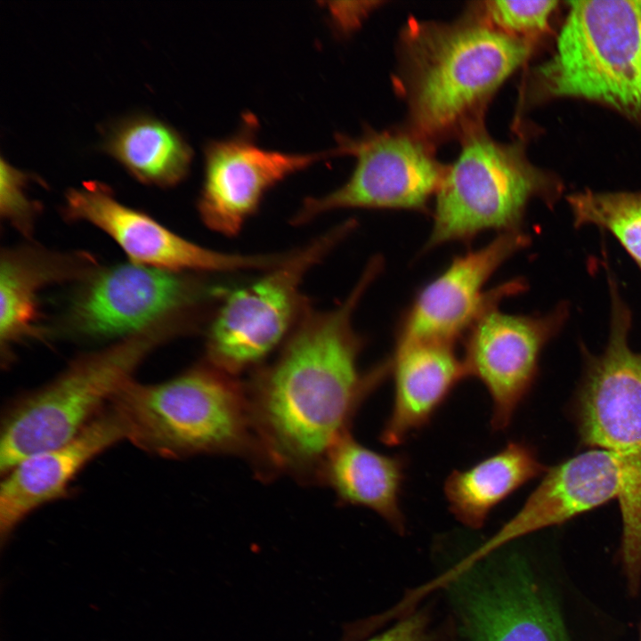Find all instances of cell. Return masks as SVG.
Segmentation results:
<instances>
[{
	"instance_id": "cell-1",
	"label": "cell",
	"mask_w": 641,
	"mask_h": 641,
	"mask_svg": "<svg viewBox=\"0 0 641 641\" xmlns=\"http://www.w3.org/2000/svg\"><path fill=\"white\" fill-rule=\"evenodd\" d=\"M382 267L381 257L372 258L336 308L315 312L307 306L278 358L246 385L264 477L284 473L320 483L330 450L350 434L364 401L391 374L389 358L360 369L363 344L353 325Z\"/></svg>"
},
{
	"instance_id": "cell-2",
	"label": "cell",
	"mask_w": 641,
	"mask_h": 641,
	"mask_svg": "<svg viewBox=\"0 0 641 641\" xmlns=\"http://www.w3.org/2000/svg\"><path fill=\"white\" fill-rule=\"evenodd\" d=\"M127 440L163 458L227 454L264 463L246 385L207 361L163 382L134 379L112 402Z\"/></svg>"
},
{
	"instance_id": "cell-3",
	"label": "cell",
	"mask_w": 641,
	"mask_h": 641,
	"mask_svg": "<svg viewBox=\"0 0 641 641\" xmlns=\"http://www.w3.org/2000/svg\"><path fill=\"white\" fill-rule=\"evenodd\" d=\"M403 50L411 121L424 138L462 124L526 60L531 46L488 24L414 23Z\"/></svg>"
},
{
	"instance_id": "cell-4",
	"label": "cell",
	"mask_w": 641,
	"mask_h": 641,
	"mask_svg": "<svg viewBox=\"0 0 641 641\" xmlns=\"http://www.w3.org/2000/svg\"><path fill=\"white\" fill-rule=\"evenodd\" d=\"M556 52L536 71L548 97L600 102L641 116V0H577Z\"/></svg>"
},
{
	"instance_id": "cell-5",
	"label": "cell",
	"mask_w": 641,
	"mask_h": 641,
	"mask_svg": "<svg viewBox=\"0 0 641 641\" xmlns=\"http://www.w3.org/2000/svg\"><path fill=\"white\" fill-rule=\"evenodd\" d=\"M556 182L531 165L520 145L494 141L468 125L461 151L436 192L433 226L423 252L451 242H469L480 233L519 231L529 202L548 203Z\"/></svg>"
},
{
	"instance_id": "cell-6",
	"label": "cell",
	"mask_w": 641,
	"mask_h": 641,
	"mask_svg": "<svg viewBox=\"0 0 641 641\" xmlns=\"http://www.w3.org/2000/svg\"><path fill=\"white\" fill-rule=\"evenodd\" d=\"M161 337L149 330L80 357L47 384L14 399L1 419V474L79 434L134 380Z\"/></svg>"
},
{
	"instance_id": "cell-7",
	"label": "cell",
	"mask_w": 641,
	"mask_h": 641,
	"mask_svg": "<svg viewBox=\"0 0 641 641\" xmlns=\"http://www.w3.org/2000/svg\"><path fill=\"white\" fill-rule=\"evenodd\" d=\"M355 224H338L227 294L209 328L206 361L238 377L287 339L308 306L300 293L304 276Z\"/></svg>"
},
{
	"instance_id": "cell-8",
	"label": "cell",
	"mask_w": 641,
	"mask_h": 641,
	"mask_svg": "<svg viewBox=\"0 0 641 641\" xmlns=\"http://www.w3.org/2000/svg\"><path fill=\"white\" fill-rule=\"evenodd\" d=\"M336 139V156H353L355 166L333 191L306 199L292 218L293 224L340 208L426 211L446 170L422 137L369 131L358 138L337 134Z\"/></svg>"
},
{
	"instance_id": "cell-9",
	"label": "cell",
	"mask_w": 641,
	"mask_h": 641,
	"mask_svg": "<svg viewBox=\"0 0 641 641\" xmlns=\"http://www.w3.org/2000/svg\"><path fill=\"white\" fill-rule=\"evenodd\" d=\"M522 230L497 234L484 246L456 256L416 294L397 330L395 346L418 342L455 345L477 319L523 284L510 280L484 290L497 270L529 244Z\"/></svg>"
},
{
	"instance_id": "cell-10",
	"label": "cell",
	"mask_w": 641,
	"mask_h": 641,
	"mask_svg": "<svg viewBox=\"0 0 641 641\" xmlns=\"http://www.w3.org/2000/svg\"><path fill=\"white\" fill-rule=\"evenodd\" d=\"M629 328L628 308L614 302L605 350L590 359L579 390L577 425L584 444L641 475V352L629 346Z\"/></svg>"
},
{
	"instance_id": "cell-11",
	"label": "cell",
	"mask_w": 641,
	"mask_h": 641,
	"mask_svg": "<svg viewBox=\"0 0 641 641\" xmlns=\"http://www.w3.org/2000/svg\"><path fill=\"white\" fill-rule=\"evenodd\" d=\"M563 307L545 315L486 310L465 336L462 357L467 377L486 388L491 401V426L505 430L534 382L539 357L563 323Z\"/></svg>"
},
{
	"instance_id": "cell-12",
	"label": "cell",
	"mask_w": 641,
	"mask_h": 641,
	"mask_svg": "<svg viewBox=\"0 0 641 641\" xmlns=\"http://www.w3.org/2000/svg\"><path fill=\"white\" fill-rule=\"evenodd\" d=\"M235 134L212 140L204 148V180L198 207L213 231L236 235L258 207L264 195L290 174L334 157L333 150L288 153L262 148L256 121L248 116Z\"/></svg>"
},
{
	"instance_id": "cell-13",
	"label": "cell",
	"mask_w": 641,
	"mask_h": 641,
	"mask_svg": "<svg viewBox=\"0 0 641 641\" xmlns=\"http://www.w3.org/2000/svg\"><path fill=\"white\" fill-rule=\"evenodd\" d=\"M66 215L85 221L110 236L133 263L171 272H230L268 270L277 256L238 255L199 246L174 233L148 215L118 201L107 185L85 182L66 193Z\"/></svg>"
},
{
	"instance_id": "cell-14",
	"label": "cell",
	"mask_w": 641,
	"mask_h": 641,
	"mask_svg": "<svg viewBox=\"0 0 641 641\" xmlns=\"http://www.w3.org/2000/svg\"><path fill=\"white\" fill-rule=\"evenodd\" d=\"M484 570V568H483ZM458 581L454 598L467 641H568L561 615L525 563L514 557Z\"/></svg>"
},
{
	"instance_id": "cell-15",
	"label": "cell",
	"mask_w": 641,
	"mask_h": 641,
	"mask_svg": "<svg viewBox=\"0 0 641 641\" xmlns=\"http://www.w3.org/2000/svg\"><path fill=\"white\" fill-rule=\"evenodd\" d=\"M207 291L176 272L123 264L96 274L71 308L75 327L93 337L129 336L202 298Z\"/></svg>"
},
{
	"instance_id": "cell-16",
	"label": "cell",
	"mask_w": 641,
	"mask_h": 641,
	"mask_svg": "<svg viewBox=\"0 0 641 641\" xmlns=\"http://www.w3.org/2000/svg\"><path fill=\"white\" fill-rule=\"evenodd\" d=\"M621 490V467L612 452L591 449L576 455L546 470L513 517L454 568L465 569L518 538L618 500Z\"/></svg>"
},
{
	"instance_id": "cell-17",
	"label": "cell",
	"mask_w": 641,
	"mask_h": 641,
	"mask_svg": "<svg viewBox=\"0 0 641 641\" xmlns=\"http://www.w3.org/2000/svg\"><path fill=\"white\" fill-rule=\"evenodd\" d=\"M126 440L125 425L111 404L71 440L29 455L1 474L2 547L34 511L69 496L71 484L91 461Z\"/></svg>"
},
{
	"instance_id": "cell-18",
	"label": "cell",
	"mask_w": 641,
	"mask_h": 641,
	"mask_svg": "<svg viewBox=\"0 0 641 641\" xmlns=\"http://www.w3.org/2000/svg\"><path fill=\"white\" fill-rule=\"evenodd\" d=\"M391 361L394 399L380 434L397 446L426 427L467 377L454 345L418 342L395 346Z\"/></svg>"
},
{
	"instance_id": "cell-19",
	"label": "cell",
	"mask_w": 641,
	"mask_h": 641,
	"mask_svg": "<svg viewBox=\"0 0 641 641\" xmlns=\"http://www.w3.org/2000/svg\"><path fill=\"white\" fill-rule=\"evenodd\" d=\"M407 464L404 456L377 452L350 433L330 450L320 483L331 487L341 503L369 508L403 534L406 522L401 495Z\"/></svg>"
},
{
	"instance_id": "cell-20",
	"label": "cell",
	"mask_w": 641,
	"mask_h": 641,
	"mask_svg": "<svg viewBox=\"0 0 641 641\" xmlns=\"http://www.w3.org/2000/svg\"><path fill=\"white\" fill-rule=\"evenodd\" d=\"M545 471L531 446L511 442L470 467L450 474L443 486L449 510L465 526L482 528L498 505Z\"/></svg>"
},
{
	"instance_id": "cell-21",
	"label": "cell",
	"mask_w": 641,
	"mask_h": 641,
	"mask_svg": "<svg viewBox=\"0 0 641 641\" xmlns=\"http://www.w3.org/2000/svg\"><path fill=\"white\" fill-rule=\"evenodd\" d=\"M101 149L135 179L164 188L182 182L193 158L191 147L174 127L146 114L110 125Z\"/></svg>"
},
{
	"instance_id": "cell-22",
	"label": "cell",
	"mask_w": 641,
	"mask_h": 641,
	"mask_svg": "<svg viewBox=\"0 0 641 641\" xmlns=\"http://www.w3.org/2000/svg\"><path fill=\"white\" fill-rule=\"evenodd\" d=\"M59 272L53 264L25 251L7 252L0 271V337L3 346L27 336L37 318V292Z\"/></svg>"
},
{
	"instance_id": "cell-23",
	"label": "cell",
	"mask_w": 641,
	"mask_h": 641,
	"mask_svg": "<svg viewBox=\"0 0 641 641\" xmlns=\"http://www.w3.org/2000/svg\"><path fill=\"white\" fill-rule=\"evenodd\" d=\"M568 200L576 225L608 230L641 268V193L585 191Z\"/></svg>"
},
{
	"instance_id": "cell-24",
	"label": "cell",
	"mask_w": 641,
	"mask_h": 641,
	"mask_svg": "<svg viewBox=\"0 0 641 641\" xmlns=\"http://www.w3.org/2000/svg\"><path fill=\"white\" fill-rule=\"evenodd\" d=\"M556 5L554 0H496L485 2L483 10L494 28L523 38L545 29Z\"/></svg>"
},
{
	"instance_id": "cell-25",
	"label": "cell",
	"mask_w": 641,
	"mask_h": 641,
	"mask_svg": "<svg viewBox=\"0 0 641 641\" xmlns=\"http://www.w3.org/2000/svg\"><path fill=\"white\" fill-rule=\"evenodd\" d=\"M29 174L12 166L3 157L0 162V210L21 231L28 233L37 209L27 196L26 188L32 179Z\"/></svg>"
},
{
	"instance_id": "cell-26",
	"label": "cell",
	"mask_w": 641,
	"mask_h": 641,
	"mask_svg": "<svg viewBox=\"0 0 641 641\" xmlns=\"http://www.w3.org/2000/svg\"><path fill=\"white\" fill-rule=\"evenodd\" d=\"M365 641H450L442 627H434L426 610L410 613L385 631Z\"/></svg>"
}]
</instances>
